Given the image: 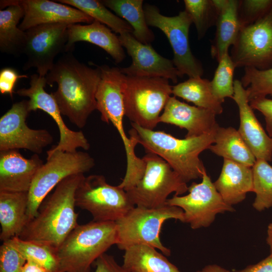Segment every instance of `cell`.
I'll return each mask as SVG.
<instances>
[{
	"mask_svg": "<svg viewBox=\"0 0 272 272\" xmlns=\"http://www.w3.org/2000/svg\"><path fill=\"white\" fill-rule=\"evenodd\" d=\"M201 178V182H192L188 187V194L174 195L166 203L181 208L183 211V223L189 224L192 229L209 227L217 215L234 211L233 207L224 200L206 171Z\"/></svg>",
	"mask_w": 272,
	"mask_h": 272,
	"instance_id": "cell-11",
	"label": "cell"
},
{
	"mask_svg": "<svg viewBox=\"0 0 272 272\" xmlns=\"http://www.w3.org/2000/svg\"><path fill=\"white\" fill-rule=\"evenodd\" d=\"M84 174L71 175L61 181L40 205L36 216L18 236L57 249L78 226L75 193Z\"/></svg>",
	"mask_w": 272,
	"mask_h": 272,
	"instance_id": "cell-2",
	"label": "cell"
},
{
	"mask_svg": "<svg viewBox=\"0 0 272 272\" xmlns=\"http://www.w3.org/2000/svg\"><path fill=\"white\" fill-rule=\"evenodd\" d=\"M117 16L124 19L132 28V35L139 41L151 44L155 35L147 24L143 0L101 1Z\"/></svg>",
	"mask_w": 272,
	"mask_h": 272,
	"instance_id": "cell-28",
	"label": "cell"
},
{
	"mask_svg": "<svg viewBox=\"0 0 272 272\" xmlns=\"http://www.w3.org/2000/svg\"><path fill=\"white\" fill-rule=\"evenodd\" d=\"M24 257L42 266L47 272H62L56 249L40 242L14 237L7 241Z\"/></svg>",
	"mask_w": 272,
	"mask_h": 272,
	"instance_id": "cell-30",
	"label": "cell"
},
{
	"mask_svg": "<svg viewBox=\"0 0 272 272\" xmlns=\"http://www.w3.org/2000/svg\"><path fill=\"white\" fill-rule=\"evenodd\" d=\"M28 192L0 191V239L18 237L27 224Z\"/></svg>",
	"mask_w": 272,
	"mask_h": 272,
	"instance_id": "cell-25",
	"label": "cell"
},
{
	"mask_svg": "<svg viewBox=\"0 0 272 272\" xmlns=\"http://www.w3.org/2000/svg\"><path fill=\"white\" fill-rule=\"evenodd\" d=\"M236 68L229 52L225 53L218 61L214 76L211 81L212 93L221 103L225 98H232L234 95V73Z\"/></svg>",
	"mask_w": 272,
	"mask_h": 272,
	"instance_id": "cell-34",
	"label": "cell"
},
{
	"mask_svg": "<svg viewBox=\"0 0 272 272\" xmlns=\"http://www.w3.org/2000/svg\"><path fill=\"white\" fill-rule=\"evenodd\" d=\"M216 114L212 111L191 106L171 96L168 100L159 122L173 124L187 130L185 138L200 137L209 133L219 125L216 120Z\"/></svg>",
	"mask_w": 272,
	"mask_h": 272,
	"instance_id": "cell-19",
	"label": "cell"
},
{
	"mask_svg": "<svg viewBox=\"0 0 272 272\" xmlns=\"http://www.w3.org/2000/svg\"><path fill=\"white\" fill-rule=\"evenodd\" d=\"M218 11L216 31L211 48L212 57L218 62L229 52L240 30L238 0H213Z\"/></svg>",
	"mask_w": 272,
	"mask_h": 272,
	"instance_id": "cell-24",
	"label": "cell"
},
{
	"mask_svg": "<svg viewBox=\"0 0 272 272\" xmlns=\"http://www.w3.org/2000/svg\"><path fill=\"white\" fill-rule=\"evenodd\" d=\"M116 243L115 222L78 225L56 249L62 272H90L92 264Z\"/></svg>",
	"mask_w": 272,
	"mask_h": 272,
	"instance_id": "cell-4",
	"label": "cell"
},
{
	"mask_svg": "<svg viewBox=\"0 0 272 272\" xmlns=\"http://www.w3.org/2000/svg\"><path fill=\"white\" fill-rule=\"evenodd\" d=\"M56 2L81 11L119 35L133 32L132 28L126 21L112 13L101 1L59 0Z\"/></svg>",
	"mask_w": 272,
	"mask_h": 272,
	"instance_id": "cell-31",
	"label": "cell"
},
{
	"mask_svg": "<svg viewBox=\"0 0 272 272\" xmlns=\"http://www.w3.org/2000/svg\"><path fill=\"white\" fill-rule=\"evenodd\" d=\"M95 164L94 159L82 151L56 152L47 155L28 191L27 224L36 216L42 202L61 181L71 175L89 171Z\"/></svg>",
	"mask_w": 272,
	"mask_h": 272,
	"instance_id": "cell-8",
	"label": "cell"
},
{
	"mask_svg": "<svg viewBox=\"0 0 272 272\" xmlns=\"http://www.w3.org/2000/svg\"><path fill=\"white\" fill-rule=\"evenodd\" d=\"M26 260L8 241L0 247V272H21Z\"/></svg>",
	"mask_w": 272,
	"mask_h": 272,
	"instance_id": "cell-37",
	"label": "cell"
},
{
	"mask_svg": "<svg viewBox=\"0 0 272 272\" xmlns=\"http://www.w3.org/2000/svg\"><path fill=\"white\" fill-rule=\"evenodd\" d=\"M172 94L193 103L196 106L209 109L216 115L223 112L222 103L214 96L211 81L207 79L189 78L172 86Z\"/></svg>",
	"mask_w": 272,
	"mask_h": 272,
	"instance_id": "cell-29",
	"label": "cell"
},
{
	"mask_svg": "<svg viewBox=\"0 0 272 272\" xmlns=\"http://www.w3.org/2000/svg\"><path fill=\"white\" fill-rule=\"evenodd\" d=\"M129 138L155 154L171 166L186 182L202 178L205 167L199 154L214 143L215 130L200 137L179 139L162 131L144 128L131 122Z\"/></svg>",
	"mask_w": 272,
	"mask_h": 272,
	"instance_id": "cell-3",
	"label": "cell"
},
{
	"mask_svg": "<svg viewBox=\"0 0 272 272\" xmlns=\"http://www.w3.org/2000/svg\"><path fill=\"white\" fill-rule=\"evenodd\" d=\"M26 75H20L12 67H5L0 71V92L9 94L12 97L14 88L17 80L21 78H27Z\"/></svg>",
	"mask_w": 272,
	"mask_h": 272,
	"instance_id": "cell-38",
	"label": "cell"
},
{
	"mask_svg": "<svg viewBox=\"0 0 272 272\" xmlns=\"http://www.w3.org/2000/svg\"><path fill=\"white\" fill-rule=\"evenodd\" d=\"M230 56L236 67L272 68V10L254 23L240 29Z\"/></svg>",
	"mask_w": 272,
	"mask_h": 272,
	"instance_id": "cell-12",
	"label": "cell"
},
{
	"mask_svg": "<svg viewBox=\"0 0 272 272\" xmlns=\"http://www.w3.org/2000/svg\"><path fill=\"white\" fill-rule=\"evenodd\" d=\"M25 15L19 26L26 31L46 24L91 23L94 19L81 11L67 5L48 0H18Z\"/></svg>",
	"mask_w": 272,
	"mask_h": 272,
	"instance_id": "cell-18",
	"label": "cell"
},
{
	"mask_svg": "<svg viewBox=\"0 0 272 272\" xmlns=\"http://www.w3.org/2000/svg\"><path fill=\"white\" fill-rule=\"evenodd\" d=\"M155 248L144 244L124 250L123 266L130 272H181Z\"/></svg>",
	"mask_w": 272,
	"mask_h": 272,
	"instance_id": "cell-26",
	"label": "cell"
},
{
	"mask_svg": "<svg viewBox=\"0 0 272 272\" xmlns=\"http://www.w3.org/2000/svg\"><path fill=\"white\" fill-rule=\"evenodd\" d=\"M69 25L64 23L46 24L26 30L24 54L27 60L23 70L35 67L39 76L45 77L53 67L55 57L60 53H66Z\"/></svg>",
	"mask_w": 272,
	"mask_h": 272,
	"instance_id": "cell-13",
	"label": "cell"
},
{
	"mask_svg": "<svg viewBox=\"0 0 272 272\" xmlns=\"http://www.w3.org/2000/svg\"><path fill=\"white\" fill-rule=\"evenodd\" d=\"M252 168L256 194L252 206L261 212L272 207V166L266 161L256 160Z\"/></svg>",
	"mask_w": 272,
	"mask_h": 272,
	"instance_id": "cell-32",
	"label": "cell"
},
{
	"mask_svg": "<svg viewBox=\"0 0 272 272\" xmlns=\"http://www.w3.org/2000/svg\"><path fill=\"white\" fill-rule=\"evenodd\" d=\"M43 164L38 154L24 158L18 150L0 152V191L28 192Z\"/></svg>",
	"mask_w": 272,
	"mask_h": 272,
	"instance_id": "cell-20",
	"label": "cell"
},
{
	"mask_svg": "<svg viewBox=\"0 0 272 272\" xmlns=\"http://www.w3.org/2000/svg\"><path fill=\"white\" fill-rule=\"evenodd\" d=\"M118 37L121 45L132 59L129 66L120 68L126 76L160 77L171 80L174 83L181 77L172 59L161 56L151 44L139 41L129 33L119 35Z\"/></svg>",
	"mask_w": 272,
	"mask_h": 272,
	"instance_id": "cell-16",
	"label": "cell"
},
{
	"mask_svg": "<svg viewBox=\"0 0 272 272\" xmlns=\"http://www.w3.org/2000/svg\"><path fill=\"white\" fill-rule=\"evenodd\" d=\"M171 219L183 222V210L168 205L156 209L134 207L115 222L117 230L116 245L119 249L124 251L135 244H147L169 256L171 251L163 245L160 234L163 223Z\"/></svg>",
	"mask_w": 272,
	"mask_h": 272,
	"instance_id": "cell-6",
	"label": "cell"
},
{
	"mask_svg": "<svg viewBox=\"0 0 272 272\" xmlns=\"http://www.w3.org/2000/svg\"><path fill=\"white\" fill-rule=\"evenodd\" d=\"M241 82L247 91L249 101L257 98L272 96V68L258 70L245 67Z\"/></svg>",
	"mask_w": 272,
	"mask_h": 272,
	"instance_id": "cell-35",
	"label": "cell"
},
{
	"mask_svg": "<svg viewBox=\"0 0 272 272\" xmlns=\"http://www.w3.org/2000/svg\"><path fill=\"white\" fill-rule=\"evenodd\" d=\"M98 66L92 68L64 53L45 76L47 84H57L52 93L62 115L79 128H83L96 110V94L101 80Z\"/></svg>",
	"mask_w": 272,
	"mask_h": 272,
	"instance_id": "cell-1",
	"label": "cell"
},
{
	"mask_svg": "<svg viewBox=\"0 0 272 272\" xmlns=\"http://www.w3.org/2000/svg\"><path fill=\"white\" fill-rule=\"evenodd\" d=\"M272 10V0L239 1L238 17L240 29L252 24Z\"/></svg>",
	"mask_w": 272,
	"mask_h": 272,
	"instance_id": "cell-36",
	"label": "cell"
},
{
	"mask_svg": "<svg viewBox=\"0 0 272 272\" xmlns=\"http://www.w3.org/2000/svg\"><path fill=\"white\" fill-rule=\"evenodd\" d=\"M94 264L96 267L94 272H130L119 265L113 256L105 253L99 257Z\"/></svg>",
	"mask_w": 272,
	"mask_h": 272,
	"instance_id": "cell-40",
	"label": "cell"
},
{
	"mask_svg": "<svg viewBox=\"0 0 272 272\" xmlns=\"http://www.w3.org/2000/svg\"><path fill=\"white\" fill-rule=\"evenodd\" d=\"M196 272H231L230 270L217 264H210L205 266Z\"/></svg>",
	"mask_w": 272,
	"mask_h": 272,
	"instance_id": "cell-43",
	"label": "cell"
},
{
	"mask_svg": "<svg viewBox=\"0 0 272 272\" xmlns=\"http://www.w3.org/2000/svg\"><path fill=\"white\" fill-rule=\"evenodd\" d=\"M29 84V88L19 89L15 93L20 96L29 98L28 107L30 112L41 109L49 114L59 129V142L57 145L47 151V155L56 152H75L78 148L88 150L90 144L84 134L81 131L72 130L66 126L52 94H48L45 91L47 84L45 77L38 74H33L30 77Z\"/></svg>",
	"mask_w": 272,
	"mask_h": 272,
	"instance_id": "cell-14",
	"label": "cell"
},
{
	"mask_svg": "<svg viewBox=\"0 0 272 272\" xmlns=\"http://www.w3.org/2000/svg\"><path fill=\"white\" fill-rule=\"evenodd\" d=\"M213 153L239 164L252 167L256 159L238 130L219 126L215 142L209 148Z\"/></svg>",
	"mask_w": 272,
	"mask_h": 272,
	"instance_id": "cell-27",
	"label": "cell"
},
{
	"mask_svg": "<svg viewBox=\"0 0 272 272\" xmlns=\"http://www.w3.org/2000/svg\"><path fill=\"white\" fill-rule=\"evenodd\" d=\"M142 159L145 164L143 177L125 191L134 206L146 209L161 208L166 205L171 193L179 195L188 191L187 183L161 157L147 152Z\"/></svg>",
	"mask_w": 272,
	"mask_h": 272,
	"instance_id": "cell-7",
	"label": "cell"
},
{
	"mask_svg": "<svg viewBox=\"0 0 272 272\" xmlns=\"http://www.w3.org/2000/svg\"><path fill=\"white\" fill-rule=\"evenodd\" d=\"M249 104L253 109L257 110L262 114L267 133L272 138V99L266 97L255 98L249 101Z\"/></svg>",
	"mask_w": 272,
	"mask_h": 272,
	"instance_id": "cell-39",
	"label": "cell"
},
{
	"mask_svg": "<svg viewBox=\"0 0 272 272\" xmlns=\"http://www.w3.org/2000/svg\"><path fill=\"white\" fill-rule=\"evenodd\" d=\"M172 94L169 80L126 76L123 89L125 115L141 127L153 130Z\"/></svg>",
	"mask_w": 272,
	"mask_h": 272,
	"instance_id": "cell-5",
	"label": "cell"
},
{
	"mask_svg": "<svg viewBox=\"0 0 272 272\" xmlns=\"http://www.w3.org/2000/svg\"><path fill=\"white\" fill-rule=\"evenodd\" d=\"M144 9L148 25L161 30L168 39L174 54L172 60L180 77H201L202 64L192 53L189 45V32L192 22L187 13L184 10L177 16H166L156 6L147 4Z\"/></svg>",
	"mask_w": 272,
	"mask_h": 272,
	"instance_id": "cell-10",
	"label": "cell"
},
{
	"mask_svg": "<svg viewBox=\"0 0 272 272\" xmlns=\"http://www.w3.org/2000/svg\"><path fill=\"white\" fill-rule=\"evenodd\" d=\"M267 233L266 242L269 247L270 255H272V223L268 226Z\"/></svg>",
	"mask_w": 272,
	"mask_h": 272,
	"instance_id": "cell-44",
	"label": "cell"
},
{
	"mask_svg": "<svg viewBox=\"0 0 272 272\" xmlns=\"http://www.w3.org/2000/svg\"><path fill=\"white\" fill-rule=\"evenodd\" d=\"M76 206L88 211L95 221L115 222L134 205L126 192L108 184L103 175L84 176L75 193Z\"/></svg>",
	"mask_w": 272,
	"mask_h": 272,
	"instance_id": "cell-9",
	"label": "cell"
},
{
	"mask_svg": "<svg viewBox=\"0 0 272 272\" xmlns=\"http://www.w3.org/2000/svg\"><path fill=\"white\" fill-rule=\"evenodd\" d=\"M185 11L195 25L197 38L201 39L208 30L216 26L218 11L213 0H184Z\"/></svg>",
	"mask_w": 272,
	"mask_h": 272,
	"instance_id": "cell-33",
	"label": "cell"
},
{
	"mask_svg": "<svg viewBox=\"0 0 272 272\" xmlns=\"http://www.w3.org/2000/svg\"><path fill=\"white\" fill-rule=\"evenodd\" d=\"M30 112L28 100L15 103L0 118V152L24 149L35 154L41 153L53 142L46 129H34L26 122Z\"/></svg>",
	"mask_w": 272,
	"mask_h": 272,
	"instance_id": "cell-15",
	"label": "cell"
},
{
	"mask_svg": "<svg viewBox=\"0 0 272 272\" xmlns=\"http://www.w3.org/2000/svg\"><path fill=\"white\" fill-rule=\"evenodd\" d=\"M68 41L66 53L72 52L75 43L86 41L104 50L114 61L119 63L125 57V53L118 36L106 25L97 20L87 25L70 24L68 26Z\"/></svg>",
	"mask_w": 272,
	"mask_h": 272,
	"instance_id": "cell-21",
	"label": "cell"
},
{
	"mask_svg": "<svg viewBox=\"0 0 272 272\" xmlns=\"http://www.w3.org/2000/svg\"><path fill=\"white\" fill-rule=\"evenodd\" d=\"M238 272H272V255H269L259 262L249 265Z\"/></svg>",
	"mask_w": 272,
	"mask_h": 272,
	"instance_id": "cell-41",
	"label": "cell"
},
{
	"mask_svg": "<svg viewBox=\"0 0 272 272\" xmlns=\"http://www.w3.org/2000/svg\"><path fill=\"white\" fill-rule=\"evenodd\" d=\"M21 272H47L41 265L31 260H26Z\"/></svg>",
	"mask_w": 272,
	"mask_h": 272,
	"instance_id": "cell-42",
	"label": "cell"
},
{
	"mask_svg": "<svg viewBox=\"0 0 272 272\" xmlns=\"http://www.w3.org/2000/svg\"><path fill=\"white\" fill-rule=\"evenodd\" d=\"M238 106L240 117L238 131L256 160L271 161L272 138L266 133L249 104L246 89L235 80L232 98Z\"/></svg>",
	"mask_w": 272,
	"mask_h": 272,
	"instance_id": "cell-17",
	"label": "cell"
},
{
	"mask_svg": "<svg viewBox=\"0 0 272 272\" xmlns=\"http://www.w3.org/2000/svg\"><path fill=\"white\" fill-rule=\"evenodd\" d=\"M0 6V50L16 56L24 54L27 34L18 26L24 9L18 0L1 1Z\"/></svg>",
	"mask_w": 272,
	"mask_h": 272,
	"instance_id": "cell-23",
	"label": "cell"
},
{
	"mask_svg": "<svg viewBox=\"0 0 272 272\" xmlns=\"http://www.w3.org/2000/svg\"><path fill=\"white\" fill-rule=\"evenodd\" d=\"M214 185L224 200L232 206L242 202L249 192H253L251 167L224 159L219 177Z\"/></svg>",
	"mask_w": 272,
	"mask_h": 272,
	"instance_id": "cell-22",
	"label": "cell"
}]
</instances>
